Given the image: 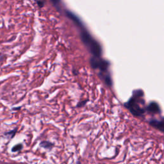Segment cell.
<instances>
[{"label":"cell","mask_w":164,"mask_h":164,"mask_svg":"<svg viewBox=\"0 0 164 164\" xmlns=\"http://www.w3.org/2000/svg\"><path fill=\"white\" fill-rule=\"evenodd\" d=\"M17 131H18V128H15L12 131L6 132V133H5V135H7V136H10L11 139H12V138H14V136L16 135V133H17Z\"/></svg>","instance_id":"3957f363"},{"label":"cell","mask_w":164,"mask_h":164,"mask_svg":"<svg viewBox=\"0 0 164 164\" xmlns=\"http://www.w3.org/2000/svg\"><path fill=\"white\" fill-rule=\"evenodd\" d=\"M21 108V107H18V108H13L12 110H19V109Z\"/></svg>","instance_id":"52a82bcc"},{"label":"cell","mask_w":164,"mask_h":164,"mask_svg":"<svg viewBox=\"0 0 164 164\" xmlns=\"http://www.w3.org/2000/svg\"><path fill=\"white\" fill-rule=\"evenodd\" d=\"M22 149V144H18L16 145L15 146H14L12 149V152H17L19 151H21Z\"/></svg>","instance_id":"5b68a950"},{"label":"cell","mask_w":164,"mask_h":164,"mask_svg":"<svg viewBox=\"0 0 164 164\" xmlns=\"http://www.w3.org/2000/svg\"><path fill=\"white\" fill-rule=\"evenodd\" d=\"M148 109L149 111L151 112H157L158 110H159V108H158V106L157 104L155 103H152L148 107Z\"/></svg>","instance_id":"277c9868"},{"label":"cell","mask_w":164,"mask_h":164,"mask_svg":"<svg viewBox=\"0 0 164 164\" xmlns=\"http://www.w3.org/2000/svg\"><path fill=\"white\" fill-rule=\"evenodd\" d=\"M82 38L85 45L90 48L91 53L96 57H99L101 53V47L98 43L93 39V37L85 30L82 31Z\"/></svg>","instance_id":"6da1fadb"},{"label":"cell","mask_w":164,"mask_h":164,"mask_svg":"<svg viewBox=\"0 0 164 164\" xmlns=\"http://www.w3.org/2000/svg\"><path fill=\"white\" fill-rule=\"evenodd\" d=\"M37 3L38 4L39 7L40 8H42L44 5V1H37Z\"/></svg>","instance_id":"8992f818"},{"label":"cell","mask_w":164,"mask_h":164,"mask_svg":"<svg viewBox=\"0 0 164 164\" xmlns=\"http://www.w3.org/2000/svg\"><path fill=\"white\" fill-rule=\"evenodd\" d=\"M53 146L54 144L53 143L48 142V141H42V142H41V144H40V146L47 149H51L53 148Z\"/></svg>","instance_id":"7a4b0ae2"}]
</instances>
